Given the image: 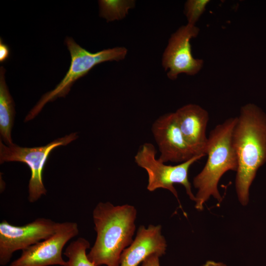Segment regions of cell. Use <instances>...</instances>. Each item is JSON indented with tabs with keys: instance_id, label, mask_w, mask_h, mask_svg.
<instances>
[{
	"instance_id": "cell-3",
	"label": "cell",
	"mask_w": 266,
	"mask_h": 266,
	"mask_svg": "<svg viewBox=\"0 0 266 266\" xmlns=\"http://www.w3.org/2000/svg\"><path fill=\"white\" fill-rule=\"evenodd\" d=\"M236 121V117L230 118L210 133L206 150V163L193 179V185L198 190L195 207L199 210L203 209V204L211 196L220 202L222 201L218 183L227 171L237 170V159L232 138Z\"/></svg>"
},
{
	"instance_id": "cell-1",
	"label": "cell",
	"mask_w": 266,
	"mask_h": 266,
	"mask_svg": "<svg viewBox=\"0 0 266 266\" xmlns=\"http://www.w3.org/2000/svg\"><path fill=\"white\" fill-rule=\"evenodd\" d=\"M232 138L237 159L235 190L239 201L245 206L257 171L266 162V114L253 103L242 106Z\"/></svg>"
},
{
	"instance_id": "cell-10",
	"label": "cell",
	"mask_w": 266,
	"mask_h": 266,
	"mask_svg": "<svg viewBox=\"0 0 266 266\" xmlns=\"http://www.w3.org/2000/svg\"><path fill=\"white\" fill-rule=\"evenodd\" d=\"M152 131L161 153L158 159L162 162L181 163L198 155L185 140L174 112L159 117L153 124Z\"/></svg>"
},
{
	"instance_id": "cell-4",
	"label": "cell",
	"mask_w": 266,
	"mask_h": 266,
	"mask_svg": "<svg viewBox=\"0 0 266 266\" xmlns=\"http://www.w3.org/2000/svg\"><path fill=\"white\" fill-rule=\"evenodd\" d=\"M65 43L71 57L67 72L53 90L41 98L27 115L25 121L34 118L47 102L65 97L74 82L86 75L95 66L103 62L121 61L125 58L128 52L124 47H115L92 53L81 47L70 37H66Z\"/></svg>"
},
{
	"instance_id": "cell-16",
	"label": "cell",
	"mask_w": 266,
	"mask_h": 266,
	"mask_svg": "<svg viewBox=\"0 0 266 266\" xmlns=\"http://www.w3.org/2000/svg\"><path fill=\"white\" fill-rule=\"evenodd\" d=\"M208 0H189L185 5V13L188 24L195 25L205 11Z\"/></svg>"
},
{
	"instance_id": "cell-14",
	"label": "cell",
	"mask_w": 266,
	"mask_h": 266,
	"mask_svg": "<svg viewBox=\"0 0 266 266\" xmlns=\"http://www.w3.org/2000/svg\"><path fill=\"white\" fill-rule=\"evenodd\" d=\"M89 242L83 237H79L70 242L64 254L67 258L64 266H96L88 258L87 250Z\"/></svg>"
},
{
	"instance_id": "cell-19",
	"label": "cell",
	"mask_w": 266,
	"mask_h": 266,
	"mask_svg": "<svg viewBox=\"0 0 266 266\" xmlns=\"http://www.w3.org/2000/svg\"><path fill=\"white\" fill-rule=\"evenodd\" d=\"M201 266H227V265L222 262H216L212 260L207 261Z\"/></svg>"
},
{
	"instance_id": "cell-9",
	"label": "cell",
	"mask_w": 266,
	"mask_h": 266,
	"mask_svg": "<svg viewBox=\"0 0 266 266\" xmlns=\"http://www.w3.org/2000/svg\"><path fill=\"white\" fill-rule=\"evenodd\" d=\"M199 32L196 26L187 24L171 34L162 57V66L170 79H176L181 73L194 75L201 69L203 61L193 57L190 44Z\"/></svg>"
},
{
	"instance_id": "cell-15",
	"label": "cell",
	"mask_w": 266,
	"mask_h": 266,
	"mask_svg": "<svg viewBox=\"0 0 266 266\" xmlns=\"http://www.w3.org/2000/svg\"><path fill=\"white\" fill-rule=\"evenodd\" d=\"M100 16L107 22L124 18L129 11L135 6L134 0H101L99 1Z\"/></svg>"
},
{
	"instance_id": "cell-17",
	"label": "cell",
	"mask_w": 266,
	"mask_h": 266,
	"mask_svg": "<svg viewBox=\"0 0 266 266\" xmlns=\"http://www.w3.org/2000/svg\"><path fill=\"white\" fill-rule=\"evenodd\" d=\"M10 55V49L8 46L4 43L2 39L0 38V62L6 61Z\"/></svg>"
},
{
	"instance_id": "cell-8",
	"label": "cell",
	"mask_w": 266,
	"mask_h": 266,
	"mask_svg": "<svg viewBox=\"0 0 266 266\" xmlns=\"http://www.w3.org/2000/svg\"><path fill=\"white\" fill-rule=\"evenodd\" d=\"M79 233L78 224L73 222L60 223L50 237L22 251L20 256L9 266H64L63 250L68 241Z\"/></svg>"
},
{
	"instance_id": "cell-18",
	"label": "cell",
	"mask_w": 266,
	"mask_h": 266,
	"mask_svg": "<svg viewBox=\"0 0 266 266\" xmlns=\"http://www.w3.org/2000/svg\"><path fill=\"white\" fill-rule=\"evenodd\" d=\"M160 257L157 254L152 255L142 263V266H160L159 262Z\"/></svg>"
},
{
	"instance_id": "cell-12",
	"label": "cell",
	"mask_w": 266,
	"mask_h": 266,
	"mask_svg": "<svg viewBox=\"0 0 266 266\" xmlns=\"http://www.w3.org/2000/svg\"><path fill=\"white\" fill-rule=\"evenodd\" d=\"M181 132L187 143L197 155L206 156L208 141L206 130L208 112L196 104H188L175 112Z\"/></svg>"
},
{
	"instance_id": "cell-11",
	"label": "cell",
	"mask_w": 266,
	"mask_h": 266,
	"mask_svg": "<svg viewBox=\"0 0 266 266\" xmlns=\"http://www.w3.org/2000/svg\"><path fill=\"white\" fill-rule=\"evenodd\" d=\"M166 246L161 225L141 226L132 243L122 253L120 266H138L153 254L161 257Z\"/></svg>"
},
{
	"instance_id": "cell-2",
	"label": "cell",
	"mask_w": 266,
	"mask_h": 266,
	"mask_svg": "<svg viewBox=\"0 0 266 266\" xmlns=\"http://www.w3.org/2000/svg\"><path fill=\"white\" fill-rule=\"evenodd\" d=\"M136 214L130 204H97L93 211L96 238L87 254L96 266H120L122 253L133 240Z\"/></svg>"
},
{
	"instance_id": "cell-13",
	"label": "cell",
	"mask_w": 266,
	"mask_h": 266,
	"mask_svg": "<svg viewBox=\"0 0 266 266\" xmlns=\"http://www.w3.org/2000/svg\"><path fill=\"white\" fill-rule=\"evenodd\" d=\"M3 66L0 67V133L7 145L13 144L11 130L15 115L14 102L6 83Z\"/></svg>"
},
{
	"instance_id": "cell-5",
	"label": "cell",
	"mask_w": 266,
	"mask_h": 266,
	"mask_svg": "<svg viewBox=\"0 0 266 266\" xmlns=\"http://www.w3.org/2000/svg\"><path fill=\"white\" fill-rule=\"evenodd\" d=\"M156 154L154 145L145 143L134 156L136 164L147 173V190L153 192L160 188L166 189L178 200L174 184H180L184 187L189 198L195 202L196 197L192 191L191 184L188 179L189 170L194 163L205 156L197 155L187 161L172 166L166 165L156 159Z\"/></svg>"
},
{
	"instance_id": "cell-6",
	"label": "cell",
	"mask_w": 266,
	"mask_h": 266,
	"mask_svg": "<svg viewBox=\"0 0 266 266\" xmlns=\"http://www.w3.org/2000/svg\"><path fill=\"white\" fill-rule=\"evenodd\" d=\"M77 137V133H71L46 145L32 148L20 147L14 143L5 145L0 140V164L5 162H21L29 166L31 176L28 187V200L30 202H34L46 194L47 191L43 183L42 172L49 155L55 148L66 145Z\"/></svg>"
},
{
	"instance_id": "cell-7",
	"label": "cell",
	"mask_w": 266,
	"mask_h": 266,
	"mask_svg": "<svg viewBox=\"0 0 266 266\" xmlns=\"http://www.w3.org/2000/svg\"><path fill=\"white\" fill-rule=\"evenodd\" d=\"M60 223L39 218L22 226L3 220L0 223V265L8 264L13 253L48 238L57 231Z\"/></svg>"
}]
</instances>
